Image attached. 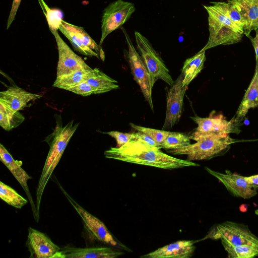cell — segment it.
Returning a JSON list of instances; mask_svg holds the SVG:
<instances>
[{"mask_svg":"<svg viewBox=\"0 0 258 258\" xmlns=\"http://www.w3.org/2000/svg\"><path fill=\"white\" fill-rule=\"evenodd\" d=\"M104 154L107 158L165 169L200 166L191 161L168 155L158 147L135 139L120 147H111Z\"/></svg>","mask_w":258,"mask_h":258,"instance_id":"6da1fadb","label":"cell"},{"mask_svg":"<svg viewBox=\"0 0 258 258\" xmlns=\"http://www.w3.org/2000/svg\"><path fill=\"white\" fill-rule=\"evenodd\" d=\"M79 123L74 124V120L64 126L56 127L53 132L45 140L50 149L39 180L36 190V209L39 216L42 196L54 169L58 164L67 146L76 131Z\"/></svg>","mask_w":258,"mask_h":258,"instance_id":"7a4b0ae2","label":"cell"},{"mask_svg":"<svg viewBox=\"0 0 258 258\" xmlns=\"http://www.w3.org/2000/svg\"><path fill=\"white\" fill-rule=\"evenodd\" d=\"M189 137L197 142L177 149L170 150L169 152L173 155H186L189 161L205 160L225 151L234 142L229 135H219L195 131Z\"/></svg>","mask_w":258,"mask_h":258,"instance_id":"3957f363","label":"cell"},{"mask_svg":"<svg viewBox=\"0 0 258 258\" xmlns=\"http://www.w3.org/2000/svg\"><path fill=\"white\" fill-rule=\"evenodd\" d=\"M203 6L208 14L209 37L207 43L200 51L241 41L243 31L233 22L212 4Z\"/></svg>","mask_w":258,"mask_h":258,"instance_id":"277c9868","label":"cell"},{"mask_svg":"<svg viewBox=\"0 0 258 258\" xmlns=\"http://www.w3.org/2000/svg\"><path fill=\"white\" fill-rule=\"evenodd\" d=\"M121 29L125 35L128 46V50H124L125 57L128 61L134 80L139 86L146 101L153 111L152 88L154 85L151 75L125 30L123 28H121Z\"/></svg>","mask_w":258,"mask_h":258,"instance_id":"5b68a950","label":"cell"},{"mask_svg":"<svg viewBox=\"0 0 258 258\" xmlns=\"http://www.w3.org/2000/svg\"><path fill=\"white\" fill-rule=\"evenodd\" d=\"M206 238L220 239L223 245L245 244L258 247V237L251 233L247 226L230 221L214 226Z\"/></svg>","mask_w":258,"mask_h":258,"instance_id":"8992f818","label":"cell"},{"mask_svg":"<svg viewBox=\"0 0 258 258\" xmlns=\"http://www.w3.org/2000/svg\"><path fill=\"white\" fill-rule=\"evenodd\" d=\"M135 35L138 52L151 75L153 84L162 80L171 86L174 81L164 61L147 38L138 31L135 32Z\"/></svg>","mask_w":258,"mask_h":258,"instance_id":"52a82bcc","label":"cell"},{"mask_svg":"<svg viewBox=\"0 0 258 258\" xmlns=\"http://www.w3.org/2000/svg\"><path fill=\"white\" fill-rule=\"evenodd\" d=\"M135 11L134 4L131 2L116 0L109 4L104 10L102 17L100 45L108 35L127 22Z\"/></svg>","mask_w":258,"mask_h":258,"instance_id":"ba28073f","label":"cell"},{"mask_svg":"<svg viewBox=\"0 0 258 258\" xmlns=\"http://www.w3.org/2000/svg\"><path fill=\"white\" fill-rule=\"evenodd\" d=\"M60 188L67 199L80 216L85 227L94 238L111 246L125 250L128 249L127 247L114 239L105 225L101 220L81 207L61 186Z\"/></svg>","mask_w":258,"mask_h":258,"instance_id":"9c48e42d","label":"cell"},{"mask_svg":"<svg viewBox=\"0 0 258 258\" xmlns=\"http://www.w3.org/2000/svg\"><path fill=\"white\" fill-rule=\"evenodd\" d=\"M181 74L167 91L166 116L163 130L171 128L179 120L182 111L183 99L188 87L182 86Z\"/></svg>","mask_w":258,"mask_h":258,"instance_id":"30bf717a","label":"cell"},{"mask_svg":"<svg viewBox=\"0 0 258 258\" xmlns=\"http://www.w3.org/2000/svg\"><path fill=\"white\" fill-rule=\"evenodd\" d=\"M57 30H50L55 39L58 53L56 77L69 74L80 69H91L85 61L63 41Z\"/></svg>","mask_w":258,"mask_h":258,"instance_id":"8fae6325","label":"cell"},{"mask_svg":"<svg viewBox=\"0 0 258 258\" xmlns=\"http://www.w3.org/2000/svg\"><path fill=\"white\" fill-rule=\"evenodd\" d=\"M206 170L222 183L234 196L244 199H249L257 194V187L249 184L244 177L226 170L222 173L212 170L207 167Z\"/></svg>","mask_w":258,"mask_h":258,"instance_id":"7c38bea8","label":"cell"},{"mask_svg":"<svg viewBox=\"0 0 258 258\" xmlns=\"http://www.w3.org/2000/svg\"><path fill=\"white\" fill-rule=\"evenodd\" d=\"M27 244L30 257L55 258L61 249L45 234L31 227L28 229Z\"/></svg>","mask_w":258,"mask_h":258,"instance_id":"4fadbf2b","label":"cell"},{"mask_svg":"<svg viewBox=\"0 0 258 258\" xmlns=\"http://www.w3.org/2000/svg\"><path fill=\"white\" fill-rule=\"evenodd\" d=\"M0 160L10 171L24 189L31 204L34 217L38 222L39 216L38 215L36 206L33 202L27 185L28 180L31 177L22 168V161L15 160L2 144H0Z\"/></svg>","mask_w":258,"mask_h":258,"instance_id":"5bb4252c","label":"cell"},{"mask_svg":"<svg viewBox=\"0 0 258 258\" xmlns=\"http://www.w3.org/2000/svg\"><path fill=\"white\" fill-rule=\"evenodd\" d=\"M190 118L198 124L196 131L202 133L227 135L240 132L232 119L228 121L221 114L215 116L211 115L208 117L195 116Z\"/></svg>","mask_w":258,"mask_h":258,"instance_id":"9a60e30c","label":"cell"},{"mask_svg":"<svg viewBox=\"0 0 258 258\" xmlns=\"http://www.w3.org/2000/svg\"><path fill=\"white\" fill-rule=\"evenodd\" d=\"M195 240H179L142 255V258H189L194 252Z\"/></svg>","mask_w":258,"mask_h":258,"instance_id":"2e32d148","label":"cell"},{"mask_svg":"<svg viewBox=\"0 0 258 258\" xmlns=\"http://www.w3.org/2000/svg\"><path fill=\"white\" fill-rule=\"evenodd\" d=\"M123 253L108 247L61 248L55 258H115Z\"/></svg>","mask_w":258,"mask_h":258,"instance_id":"e0dca14e","label":"cell"},{"mask_svg":"<svg viewBox=\"0 0 258 258\" xmlns=\"http://www.w3.org/2000/svg\"><path fill=\"white\" fill-rule=\"evenodd\" d=\"M42 96L27 92L17 86H11L0 92V102L14 111L22 110L27 104Z\"/></svg>","mask_w":258,"mask_h":258,"instance_id":"ac0fdd59","label":"cell"},{"mask_svg":"<svg viewBox=\"0 0 258 258\" xmlns=\"http://www.w3.org/2000/svg\"><path fill=\"white\" fill-rule=\"evenodd\" d=\"M234 6L244 21L243 33L249 37L250 32L258 28V0H226Z\"/></svg>","mask_w":258,"mask_h":258,"instance_id":"d6986e66","label":"cell"},{"mask_svg":"<svg viewBox=\"0 0 258 258\" xmlns=\"http://www.w3.org/2000/svg\"><path fill=\"white\" fill-rule=\"evenodd\" d=\"M256 107H258V65L257 64L253 77L236 114L232 120L236 125H237L243 120L250 109Z\"/></svg>","mask_w":258,"mask_h":258,"instance_id":"ffe728a7","label":"cell"},{"mask_svg":"<svg viewBox=\"0 0 258 258\" xmlns=\"http://www.w3.org/2000/svg\"><path fill=\"white\" fill-rule=\"evenodd\" d=\"M205 51H200L185 60L181 72L183 76L182 86L188 87L189 83L203 69L206 59Z\"/></svg>","mask_w":258,"mask_h":258,"instance_id":"44dd1931","label":"cell"},{"mask_svg":"<svg viewBox=\"0 0 258 258\" xmlns=\"http://www.w3.org/2000/svg\"><path fill=\"white\" fill-rule=\"evenodd\" d=\"M86 82L95 90V94H101L118 89L117 81L110 78L99 69L93 70Z\"/></svg>","mask_w":258,"mask_h":258,"instance_id":"7402d4cb","label":"cell"},{"mask_svg":"<svg viewBox=\"0 0 258 258\" xmlns=\"http://www.w3.org/2000/svg\"><path fill=\"white\" fill-rule=\"evenodd\" d=\"M93 70L80 69L69 74L56 77L53 87L67 90L81 82L86 81L91 76Z\"/></svg>","mask_w":258,"mask_h":258,"instance_id":"603a6c76","label":"cell"},{"mask_svg":"<svg viewBox=\"0 0 258 258\" xmlns=\"http://www.w3.org/2000/svg\"><path fill=\"white\" fill-rule=\"evenodd\" d=\"M25 119L19 111H14L0 102V125L7 131L17 127Z\"/></svg>","mask_w":258,"mask_h":258,"instance_id":"cb8c5ba5","label":"cell"},{"mask_svg":"<svg viewBox=\"0 0 258 258\" xmlns=\"http://www.w3.org/2000/svg\"><path fill=\"white\" fill-rule=\"evenodd\" d=\"M61 23L64 27L72 31L84 44L100 54L102 60H104V53L100 45L95 42L83 28L71 24L62 20Z\"/></svg>","mask_w":258,"mask_h":258,"instance_id":"d4e9b609","label":"cell"},{"mask_svg":"<svg viewBox=\"0 0 258 258\" xmlns=\"http://www.w3.org/2000/svg\"><path fill=\"white\" fill-rule=\"evenodd\" d=\"M0 198L8 205L18 209L25 206L28 201L10 186L0 182Z\"/></svg>","mask_w":258,"mask_h":258,"instance_id":"484cf974","label":"cell"},{"mask_svg":"<svg viewBox=\"0 0 258 258\" xmlns=\"http://www.w3.org/2000/svg\"><path fill=\"white\" fill-rule=\"evenodd\" d=\"M58 29L69 39L75 50L86 56L99 57L97 53L84 44L72 31L64 27L61 23L58 26Z\"/></svg>","mask_w":258,"mask_h":258,"instance_id":"4316f807","label":"cell"},{"mask_svg":"<svg viewBox=\"0 0 258 258\" xmlns=\"http://www.w3.org/2000/svg\"><path fill=\"white\" fill-rule=\"evenodd\" d=\"M230 258H252L258 256V247L249 245H223Z\"/></svg>","mask_w":258,"mask_h":258,"instance_id":"83f0119b","label":"cell"},{"mask_svg":"<svg viewBox=\"0 0 258 258\" xmlns=\"http://www.w3.org/2000/svg\"><path fill=\"white\" fill-rule=\"evenodd\" d=\"M189 136L181 133L169 132L160 148L166 150L177 149L190 144Z\"/></svg>","mask_w":258,"mask_h":258,"instance_id":"f1b7e54d","label":"cell"},{"mask_svg":"<svg viewBox=\"0 0 258 258\" xmlns=\"http://www.w3.org/2000/svg\"><path fill=\"white\" fill-rule=\"evenodd\" d=\"M211 4L221 11L243 31V20L234 6L227 2H211Z\"/></svg>","mask_w":258,"mask_h":258,"instance_id":"f546056e","label":"cell"},{"mask_svg":"<svg viewBox=\"0 0 258 258\" xmlns=\"http://www.w3.org/2000/svg\"><path fill=\"white\" fill-rule=\"evenodd\" d=\"M132 127L137 132L144 133L152 138L158 145L160 148L161 145L164 142L169 134V132L165 130H159L136 125L133 123H130Z\"/></svg>","mask_w":258,"mask_h":258,"instance_id":"4dcf8cb0","label":"cell"},{"mask_svg":"<svg viewBox=\"0 0 258 258\" xmlns=\"http://www.w3.org/2000/svg\"><path fill=\"white\" fill-rule=\"evenodd\" d=\"M39 2L43 4L42 7L45 9L44 13L46 15L50 30L58 29V26L62 20L61 13L57 10H50L43 0H39Z\"/></svg>","mask_w":258,"mask_h":258,"instance_id":"1f68e13d","label":"cell"},{"mask_svg":"<svg viewBox=\"0 0 258 258\" xmlns=\"http://www.w3.org/2000/svg\"><path fill=\"white\" fill-rule=\"evenodd\" d=\"M67 90L74 92L82 96H90L95 93L94 89L86 81L68 89Z\"/></svg>","mask_w":258,"mask_h":258,"instance_id":"d6a6232c","label":"cell"},{"mask_svg":"<svg viewBox=\"0 0 258 258\" xmlns=\"http://www.w3.org/2000/svg\"><path fill=\"white\" fill-rule=\"evenodd\" d=\"M113 138L117 144L116 147H120L134 138L133 133H124L118 131L104 132Z\"/></svg>","mask_w":258,"mask_h":258,"instance_id":"836d02e7","label":"cell"},{"mask_svg":"<svg viewBox=\"0 0 258 258\" xmlns=\"http://www.w3.org/2000/svg\"><path fill=\"white\" fill-rule=\"evenodd\" d=\"M21 0H13L12 5L8 19L7 29L10 27L12 22L15 19L17 12L21 3Z\"/></svg>","mask_w":258,"mask_h":258,"instance_id":"e575fe53","label":"cell"},{"mask_svg":"<svg viewBox=\"0 0 258 258\" xmlns=\"http://www.w3.org/2000/svg\"><path fill=\"white\" fill-rule=\"evenodd\" d=\"M133 135V139L142 140L151 146L157 147L159 148V146L157 143L149 136L144 133L137 132V133H134Z\"/></svg>","mask_w":258,"mask_h":258,"instance_id":"d590c367","label":"cell"},{"mask_svg":"<svg viewBox=\"0 0 258 258\" xmlns=\"http://www.w3.org/2000/svg\"><path fill=\"white\" fill-rule=\"evenodd\" d=\"M255 36L254 38H250V39L255 50L256 64L258 65V28L255 30Z\"/></svg>","mask_w":258,"mask_h":258,"instance_id":"8d00e7d4","label":"cell"},{"mask_svg":"<svg viewBox=\"0 0 258 258\" xmlns=\"http://www.w3.org/2000/svg\"><path fill=\"white\" fill-rule=\"evenodd\" d=\"M244 178L249 184L258 187V174L244 177Z\"/></svg>","mask_w":258,"mask_h":258,"instance_id":"74e56055","label":"cell"}]
</instances>
